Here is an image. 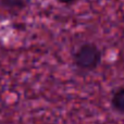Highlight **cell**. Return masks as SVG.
I'll return each instance as SVG.
<instances>
[{"label": "cell", "mask_w": 124, "mask_h": 124, "mask_svg": "<svg viewBox=\"0 0 124 124\" xmlns=\"http://www.w3.org/2000/svg\"><path fill=\"white\" fill-rule=\"evenodd\" d=\"M33 0H0V6L11 12H20L31 6Z\"/></svg>", "instance_id": "cell-2"}, {"label": "cell", "mask_w": 124, "mask_h": 124, "mask_svg": "<svg viewBox=\"0 0 124 124\" xmlns=\"http://www.w3.org/2000/svg\"><path fill=\"white\" fill-rule=\"evenodd\" d=\"M102 54L94 43H84L73 54V63L78 70L93 71L98 68Z\"/></svg>", "instance_id": "cell-1"}, {"label": "cell", "mask_w": 124, "mask_h": 124, "mask_svg": "<svg viewBox=\"0 0 124 124\" xmlns=\"http://www.w3.org/2000/svg\"><path fill=\"white\" fill-rule=\"evenodd\" d=\"M111 106L114 111L124 114V87H120L111 97Z\"/></svg>", "instance_id": "cell-3"}, {"label": "cell", "mask_w": 124, "mask_h": 124, "mask_svg": "<svg viewBox=\"0 0 124 124\" xmlns=\"http://www.w3.org/2000/svg\"><path fill=\"white\" fill-rule=\"evenodd\" d=\"M60 3H63V4H71L73 2H75L76 0H58Z\"/></svg>", "instance_id": "cell-4"}]
</instances>
